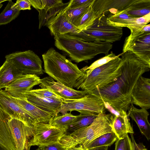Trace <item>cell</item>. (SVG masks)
<instances>
[{"label":"cell","instance_id":"6da1fadb","mask_svg":"<svg viewBox=\"0 0 150 150\" xmlns=\"http://www.w3.org/2000/svg\"><path fill=\"white\" fill-rule=\"evenodd\" d=\"M121 56V74L117 79L104 87L87 92L108 102L116 110L127 112L137 80L150 71V66L131 51L122 52Z\"/></svg>","mask_w":150,"mask_h":150},{"label":"cell","instance_id":"7a4b0ae2","mask_svg":"<svg viewBox=\"0 0 150 150\" xmlns=\"http://www.w3.org/2000/svg\"><path fill=\"white\" fill-rule=\"evenodd\" d=\"M44 71L57 82L69 88H80L86 77L85 72L53 48L42 55Z\"/></svg>","mask_w":150,"mask_h":150},{"label":"cell","instance_id":"3957f363","mask_svg":"<svg viewBox=\"0 0 150 150\" xmlns=\"http://www.w3.org/2000/svg\"><path fill=\"white\" fill-rule=\"evenodd\" d=\"M54 39L56 47L77 63L91 59L99 54L106 55L113 46L112 43L105 42L84 41L69 34L56 35L54 36Z\"/></svg>","mask_w":150,"mask_h":150},{"label":"cell","instance_id":"277c9868","mask_svg":"<svg viewBox=\"0 0 150 150\" xmlns=\"http://www.w3.org/2000/svg\"><path fill=\"white\" fill-rule=\"evenodd\" d=\"M113 116L110 113H100L90 125L70 134L64 135L59 142L66 149L75 147L78 144L84 146L103 134L113 132L112 128Z\"/></svg>","mask_w":150,"mask_h":150},{"label":"cell","instance_id":"5b68a950","mask_svg":"<svg viewBox=\"0 0 150 150\" xmlns=\"http://www.w3.org/2000/svg\"><path fill=\"white\" fill-rule=\"evenodd\" d=\"M121 58L118 57L97 67L87 76L80 88L86 91L101 88L115 81L121 74Z\"/></svg>","mask_w":150,"mask_h":150},{"label":"cell","instance_id":"8992f818","mask_svg":"<svg viewBox=\"0 0 150 150\" xmlns=\"http://www.w3.org/2000/svg\"><path fill=\"white\" fill-rule=\"evenodd\" d=\"M106 18L101 15L86 30L78 33L69 34L89 42L100 41L112 43L120 40L123 35L122 28L108 25L106 23Z\"/></svg>","mask_w":150,"mask_h":150},{"label":"cell","instance_id":"52a82bcc","mask_svg":"<svg viewBox=\"0 0 150 150\" xmlns=\"http://www.w3.org/2000/svg\"><path fill=\"white\" fill-rule=\"evenodd\" d=\"M123 52L130 51L139 59L150 66V30L146 25L141 29L131 32L127 37L123 47Z\"/></svg>","mask_w":150,"mask_h":150},{"label":"cell","instance_id":"ba28073f","mask_svg":"<svg viewBox=\"0 0 150 150\" xmlns=\"http://www.w3.org/2000/svg\"><path fill=\"white\" fill-rule=\"evenodd\" d=\"M5 58L24 74L38 76L43 74L42 60L32 50L13 52L7 55Z\"/></svg>","mask_w":150,"mask_h":150},{"label":"cell","instance_id":"9c48e42d","mask_svg":"<svg viewBox=\"0 0 150 150\" xmlns=\"http://www.w3.org/2000/svg\"><path fill=\"white\" fill-rule=\"evenodd\" d=\"M103 100L90 94L75 99H63L60 108L57 114H62L74 110H85L92 112L97 114L105 112Z\"/></svg>","mask_w":150,"mask_h":150},{"label":"cell","instance_id":"30bf717a","mask_svg":"<svg viewBox=\"0 0 150 150\" xmlns=\"http://www.w3.org/2000/svg\"><path fill=\"white\" fill-rule=\"evenodd\" d=\"M67 130L56 127L48 123L36 122L33 127V135L29 143L32 146L46 145L59 142L66 134Z\"/></svg>","mask_w":150,"mask_h":150},{"label":"cell","instance_id":"8fae6325","mask_svg":"<svg viewBox=\"0 0 150 150\" xmlns=\"http://www.w3.org/2000/svg\"><path fill=\"white\" fill-rule=\"evenodd\" d=\"M0 107L11 117L18 119L26 125L33 128L37 122L13 99L12 96L5 90H0Z\"/></svg>","mask_w":150,"mask_h":150},{"label":"cell","instance_id":"7c38bea8","mask_svg":"<svg viewBox=\"0 0 150 150\" xmlns=\"http://www.w3.org/2000/svg\"><path fill=\"white\" fill-rule=\"evenodd\" d=\"M8 125L16 150H30V142L33 135V128L21 121L11 117Z\"/></svg>","mask_w":150,"mask_h":150},{"label":"cell","instance_id":"4fadbf2b","mask_svg":"<svg viewBox=\"0 0 150 150\" xmlns=\"http://www.w3.org/2000/svg\"><path fill=\"white\" fill-rule=\"evenodd\" d=\"M70 4L71 0L67 6L47 23L46 25L49 29L52 35L54 36L56 35L76 34L81 31L71 23L67 15V12Z\"/></svg>","mask_w":150,"mask_h":150},{"label":"cell","instance_id":"5bb4252c","mask_svg":"<svg viewBox=\"0 0 150 150\" xmlns=\"http://www.w3.org/2000/svg\"><path fill=\"white\" fill-rule=\"evenodd\" d=\"M41 88L48 89L61 97L63 99H75L81 98L88 94L86 91L77 90L69 88L58 82L55 81L50 76L40 80Z\"/></svg>","mask_w":150,"mask_h":150},{"label":"cell","instance_id":"9a60e30c","mask_svg":"<svg viewBox=\"0 0 150 150\" xmlns=\"http://www.w3.org/2000/svg\"><path fill=\"white\" fill-rule=\"evenodd\" d=\"M136 0H94L92 7L98 18H106L128 8Z\"/></svg>","mask_w":150,"mask_h":150},{"label":"cell","instance_id":"2e32d148","mask_svg":"<svg viewBox=\"0 0 150 150\" xmlns=\"http://www.w3.org/2000/svg\"><path fill=\"white\" fill-rule=\"evenodd\" d=\"M20 96L25 97L28 101L39 109L49 113L53 117L57 114L63 100L44 98L35 94L30 91L22 92L14 97Z\"/></svg>","mask_w":150,"mask_h":150},{"label":"cell","instance_id":"e0dca14e","mask_svg":"<svg viewBox=\"0 0 150 150\" xmlns=\"http://www.w3.org/2000/svg\"><path fill=\"white\" fill-rule=\"evenodd\" d=\"M146 110L150 108V79L141 76L134 88L131 104Z\"/></svg>","mask_w":150,"mask_h":150},{"label":"cell","instance_id":"ac0fdd59","mask_svg":"<svg viewBox=\"0 0 150 150\" xmlns=\"http://www.w3.org/2000/svg\"><path fill=\"white\" fill-rule=\"evenodd\" d=\"M40 77L35 74H23L5 88V90L13 97L22 92L32 90L35 86L40 84Z\"/></svg>","mask_w":150,"mask_h":150},{"label":"cell","instance_id":"d6986e66","mask_svg":"<svg viewBox=\"0 0 150 150\" xmlns=\"http://www.w3.org/2000/svg\"><path fill=\"white\" fill-rule=\"evenodd\" d=\"M127 110V116L131 117L135 122L141 133L149 140L150 124L148 120L149 113L147 110L144 108L138 109L131 103Z\"/></svg>","mask_w":150,"mask_h":150},{"label":"cell","instance_id":"ffe728a7","mask_svg":"<svg viewBox=\"0 0 150 150\" xmlns=\"http://www.w3.org/2000/svg\"><path fill=\"white\" fill-rule=\"evenodd\" d=\"M11 117L0 107V148L1 150H16L8 124Z\"/></svg>","mask_w":150,"mask_h":150},{"label":"cell","instance_id":"44dd1931","mask_svg":"<svg viewBox=\"0 0 150 150\" xmlns=\"http://www.w3.org/2000/svg\"><path fill=\"white\" fill-rule=\"evenodd\" d=\"M16 103L35 120L37 122L48 123L53 117L49 113L37 108L22 96L18 97L12 96Z\"/></svg>","mask_w":150,"mask_h":150},{"label":"cell","instance_id":"7402d4cb","mask_svg":"<svg viewBox=\"0 0 150 150\" xmlns=\"http://www.w3.org/2000/svg\"><path fill=\"white\" fill-rule=\"evenodd\" d=\"M23 74L10 61L6 60L0 67V90L5 88Z\"/></svg>","mask_w":150,"mask_h":150},{"label":"cell","instance_id":"603a6c76","mask_svg":"<svg viewBox=\"0 0 150 150\" xmlns=\"http://www.w3.org/2000/svg\"><path fill=\"white\" fill-rule=\"evenodd\" d=\"M112 128L117 139L123 138L128 133L134 134V133L128 116L122 117L113 115Z\"/></svg>","mask_w":150,"mask_h":150},{"label":"cell","instance_id":"cb8c5ba5","mask_svg":"<svg viewBox=\"0 0 150 150\" xmlns=\"http://www.w3.org/2000/svg\"><path fill=\"white\" fill-rule=\"evenodd\" d=\"M80 114L76 116L74 122L69 127L67 130L72 132L90 125L97 117L98 114L85 110H78Z\"/></svg>","mask_w":150,"mask_h":150},{"label":"cell","instance_id":"d4e9b609","mask_svg":"<svg viewBox=\"0 0 150 150\" xmlns=\"http://www.w3.org/2000/svg\"><path fill=\"white\" fill-rule=\"evenodd\" d=\"M123 11L132 18L142 17L150 13V0H136Z\"/></svg>","mask_w":150,"mask_h":150},{"label":"cell","instance_id":"484cf974","mask_svg":"<svg viewBox=\"0 0 150 150\" xmlns=\"http://www.w3.org/2000/svg\"><path fill=\"white\" fill-rule=\"evenodd\" d=\"M69 3V1L65 3L63 2L50 8L38 11L39 13V29H40L43 26L46 25L50 19L56 16L62 9L67 6Z\"/></svg>","mask_w":150,"mask_h":150},{"label":"cell","instance_id":"4316f807","mask_svg":"<svg viewBox=\"0 0 150 150\" xmlns=\"http://www.w3.org/2000/svg\"><path fill=\"white\" fill-rule=\"evenodd\" d=\"M117 139V137L114 132L103 134L83 146L88 150L97 147L112 145Z\"/></svg>","mask_w":150,"mask_h":150},{"label":"cell","instance_id":"83f0119b","mask_svg":"<svg viewBox=\"0 0 150 150\" xmlns=\"http://www.w3.org/2000/svg\"><path fill=\"white\" fill-rule=\"evenodd\" d=\"M76 116L74 115L71 113L67 112L61 115L58 114L53 117L48 123L57 128L68 129L70 125L74 122Z\"/></svg>","mask_w":150,"mask_h":150},{"label":"cell","instance_id":"f1b7e54d","mask_svg":"<svg viewBox=\"0 0 150 150\" xmlns=\"http://www.w3.org/2000/svg\"><path fill=\"white\" fill-rule=\"evenodd\" d=\"M94 1L89 0L86 4L76 8H70L69 7L67 13L69 20L74 25L77 27L82 18Z\"/></svg>","mask_w":150,"mask_h":150},{"label":"cell","instance_id":"f546056e","mask_svg":"<svg viewBox=\"0 0 150 150\" xmlns=\"http://www.w3.org/2000/svg\"><path fill=\"white\" fill-rule=\"evenodd\" d=\"M14 4L12 0L8 1L7 4L0 14V25L8 23L19 15L20 11L13 7Z\"/></svg>","mask_w":150,"mask_h":150},{"label":"cell","instance_id":"4dcf8cb0","mask_svg":"<svg viewBox=\"0 0 150 150\" xmlns=\"http://www.w3.org/2000/svg\"><path fill=\"white\" fill-rule=\"evenodd\" d=\"M93 2L83 15L77 27L81 31L86 30L92 25L98 18L92 7Z\"/></svg>","mask_w":150,"mask_h":150},{"label":"cell","instance_id":"1f68e13d","mask_svg":"<svg viewBox=\"0 0 150 150\" xmlns=\"http://www.w3.org/2000/svg\"><path fill=\"white\" fill-rule=\"evenodd\" d=\"M122 54V53L117 56L115 54L111 52L104 57L96 60L90 66H86L81 69L85 72L87 77L95 69L106 64L112 60L119 57Z\"/></svg>","mask_w":150,"mask_h":150},{"label":"cell","instance_id":"d6a6232c","mask_svg":"<svg viewBox=\"0 0 150 150\" xmlns=\"http://www.w3.org/2000/svg\"><path fill=\"white\" fill-rule=\"evenodd\" d=\"M115 145V150H134L132 141L128 134L122 139H117Z\"/></svg>","mask_w":150,"mask_h":150},{"label":"cell","instance_id":"836d02e7","mask_svg":"<svg viewBox=\"0 0 150 150\" xmlns=\"http://www.w3.org/2000/svg\"><path fill=\"white\" fill-rule=\"evenodd\" d=\"M30 91L35 94L44 98L53 99H63L60 96L48 89L41 88L32 89Z\"/></svg>","mask_w":150,"mask_h":150},{"label":"cell","instance_id":"e575fe53","mask_svg":"<svg viewBox=\"0 0 150 150\" xmlns=\"http://www.w3.org/2000/svg\"><path fill=\"white\" fill-rule=\"evenodd\" d=\"M31 4L29 0H18L13 5V7L17 10H30Z\"/></svg>","mask_w":150,"mask_h":150},{"label":"cell","instance_id":"d590c367","mask_svg":"<svg viewBox=\"0 0 150 150\" xmlns=\"http://www.w3.org/2000/svg\"><path fill=\"white\" fill-rule=\"evenodd\" d=\"M103 101L105 108L111 114L116 116L125 117L127 116V112L124 111H119L115 109L109 103Z\"/></svg>","mask_w":150,"mask_h":150},{"label":"cell","instance_id":"8d00e7d4","mask_svg":"<svg viewBox=\"0 0 150 150\" xmlns=\"http://www.w3.org/2000/svg\"><path fill=\"white\" fill-rule=\"evenodd\" d=\"M40 150H67L59 142L48 145L39 146Z\"/></svg>","mask_w":150,"mask_h":150},{"label":"cell","instance_id":"74e56055","mask_svg":"<svg viewBox=\"0 0 150 150\" xmlns=\"http://www.w3.org/2000/svg\"><path fill=\"white\" fill-rule=\"evenodd\" d=\"M89 0H71L69 8H76L88 2Z\"/></svg>","mask_w":150,"mask_h":150},{"label":"cell","instance_id":"f35d334b","mask_svg":"<svg viewBox=\"0 0 150 150\" xmlns=\"http://www.w3.org/2000/svg\"><path fill=\"white\" fill-rule=\"evenodd\" d=\"M130 134L132 138L134 150H147L142 143H140L139 144L136 143L134 139L133 134Z\"/></svg>","mask_w":150,"mask_h":150},{"label":"cell","instance_id":"ab89813d","mask_svg":"<svg viewBox=\"0 0 150 150\" xmlns=\"http://www.w3.org/2000/svg\"><path fill=\"white\" fill-rule=\"evenodd\" d=\"M67 150H87L84 148L81 144H79L78 146H76L73 148H70L67 149Z\"/></svg>","mask_w":150,"mask_h":150},{"label":"cell","instance_id":"60d3db41","mask_svg":"<svg viewBox=\"0 0 150 150\" xmlns=\"http://www.w3.org/2000/svg\"><path fill=\"white\" fill-rule=\"evenodd\" d=\"M108 146H104L90 149L87 150H108Z\"/></svg>","mask_w":150,"mask_h":150},{"label":"cell","instance_id":"b9f144b4","mask_svg":"<svg viewBox=\"0 0 150 150\" xmlns=\"http://www.w3.org/2000/svg\"><path fill=\"white\" fill-rule=\"evenodd\" d=\"M6 1L5 0H0V9L3 6V4H1V3L5 1Z\"/></svg>","mask_w":150,"mask_h":150},{"label":"cell","instance_id":"7bdbcfd3","mask_svg":"<svg viewBox=\"0 0 150 150\" xmlns=\"http://www.w3.org/2000/svg\"><path fill=\"white\" fill-rule=\"evenodd\" d=\"M36 150H40L38 148Z\"/></svg>","mask_w":150,"mask_h":150},{"label":"cell","instance_id":"ee69618b","mask_svg":"<svg viewBox=\"0 0 150 150\" xmlns=\"http://www.w3.org/2000/svg\"><path fill=\"white\" fill-rule=\"evenodd\" d=\"M0 150H1V149H0Z\"/></svg>","mask_w":150,"mask_h":150},{"label":"cell","instance_id":"f6af8a7d","mask_svg":"<svg viewBox=\"0 0 150 150\" xmlns=\"http://www.w3.org/2000/svg\"></svg>","mask_w":150,"mask_h":150}]
</instances>
